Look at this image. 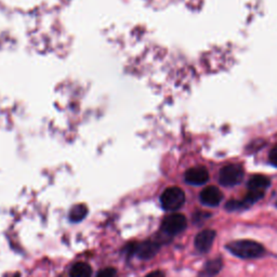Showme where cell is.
Listing matches in <instances>:
<instances>
[{
  "instance_id": "obj_4",
  "label": "cell",
  "mask_w": 277,
  "mask_h": 277,
  "mask_svg": "<svg viewBox=\"0 0 277 277\" xmlns=\"http://www.w3.org/2000/svg\"><path fill=\"white\" fill-rule=\"evenodd\" d=\"M244 179V169L238 164H231L220 170L219 181L224 186H235Z\"/></svg>"
},
{
  "instance_id": "obj_7",
  "label": "cell",
  "mask_w": 277,
  "mask_h": 277,
  "mask_svg": "<svg viewBox=\"0 0 277 277\" xmlns=\"http://www.w3.org/2000/svg\"><path fill=\"white\" fill-rule=\"evenodd\" d=\"M217 233L214 230H204L195 237V248L202 253H206L212 247Z\"/></svg>"
},
{
  "instance_id": "obj_3",
  "label": "cell",
  "mask_w": 277,
  "mask_h": 277,
  "mask_svg": "<svg viewBox=\"0 0 277 277\" xmlns=\"http://www.w3.org/2000/svg\"><path fill=\"white\" fill-rule=\"evenodd\" d=\"M187 226L186 218L181 214L167 216L161 222V232L167 236H175L182 233Z\"/></svg>"
},
{
  "instance_id": "obj_17",
  "label": "cell",
  "mask_w": 277,
  "mask_h": 277,
  "mask_svg": "<svg viewBox=\"0 0 277 277\" xmlns=\"http://www.w3.org/2000/svg\"><path fill=\"white\" fill-rule=\"evenodd\" d=\"M145 277H165V274L161 271H154L150 274H147Z\"/></svg>"
},
{
  "instance_id": "obj_12",
  "label": "cell",
  "mask_w": 277,
  "mask_h": 277,
  "mask_svg": "<svg viewBox=\"0 0 277 277\" xmlns=\"http://www.w3.org/2000/svg\"><path fill=\"white\" fill-rule=\"evenodd\" d=\"M88 215V208L86 205H76L70 211V220L72 222H80Z\"/></svg>"
},
{
  "instance_id": "obj_2",
  "label": "cell",
  "mask_w": 277,
  "mask_h": 277,
  "mask_svg": "<svg viewBox=\"0 0 277 277\" xmlns=\"http://www.w3.org/2000/svg\"><path fill=\"white\" fill-rule=\"evenodd\" d=\"M162 208L168 211H176L185 203V194L182 189L177 186L168 187L160 196Z\"/></svg>"
},
{
  "instance_id": "obj_15",
  "label": "cell",
  "mask_w": 277,
  "mask_h": 277,
  "mask_svg": "<svg viewBox=\"0 0 277 277\" xmlns=\"http://www.w3.org/2000/svg\"><path fill=\"white\" fill-rule=\"evenodd\" d=\"M210 217V214H207V212H202V211H198L196 212L194 216H193V220L195 223H202L204 220L208 219Z\"/></svg>"
},
{
  "instance_id": "obj_5",
  "label": "cell",
  "mask_w": 277,
  "mask_h": 277,
  "mask_svg": "<svg viewBox=\"0 0 277 277\" xmlns=\"http://www.w3.org/2000/svg\"><path fill=\"white\" fill-rule=\"evenodd\" d=\"M199 199L202 204L208 207H217L220 205L223 199V194L216 186L205 187L199 195Z\"/></svg>"
},
{
  "instance_id": "obj_14",
  "label": "cell",
  "mask_w": 277,
  "mask_h": 277,
  "mask_svg": "<svg viewBox=\"0 0 277 277\" xmlns=\"http://www.w3.org/2000/svg\"><path fill=\"white\" fill-rule=\"evenodd\" d=\"M116 270L114 267H105L104 270L100 271L97 277H115Z\"/></svg>"
},
{
  "instance_id": "obj_18",
  "label": "cell",
  "mask_w": 277,
  "mask_h": 277,
  "mask_svg": "<svg viewBox=\"0 0 277 277\" xmlns=\"http://www.w3.org/2000/svg\"><path fill=\"white\" fill-rule=\"evenodd\" d=\"M276 206H277V204H276Z\"/></svg>"
},
{
  "instance_id": "obj_16",
  "label": "cell",
  "mask_w": 277,
  "mask_h": 277,
  "mask_svg": "<svg viewBox=\"0 0 277 277\" xmlns=\"http://www.w3.org/2000/svg\"><path fill=\"white\" fill-rule=\"evenodd\" d=\"M269 160L271 164L274 167H277V145H275L271 152H270V156H269Z\"/></svg>"
},
{
  "instance_id": "obj_1",
  "label": "cell",
  "mask_w": 277,
  "mask_h": 277,
  "mask_svg": "<svg viewBox=\"0 0 277 277\" xmlns=\"http://www.w3.org/2000/svg\"><path fill=\"white\" fill-rule=\"evenodd\" d=\"M226 249L241 259H257L264 254V247L250 240H241L231 242L226 245Z\"/></svg>"
},
{
  "instance_id": "obj_8",
  "label": "cell",
  "mask_w": 277,
  "mask_h": 277,
  "mask_svg": "<svg viewBox=\"0 0 277 277\" xmlns=\"http://www.w3.org/2000/svg\"><path fill=\"white\" fill-rule=\"evenodd\" d=\"M160 248V243L156 241H146L137 244L136 254L142 260H150L155 257Z\"/></svg>"
},
{
  "instance_id": "obj_6",
  "label": "cell",
  "mask_w": 277,
  "mask_h": 277,
  "mask_svg": "<svg viewBox=\"0 0 277 277\" xmlns=\"http://www.w3.org/2000/svg\"><path fill=\"white\" fill-rule=\"evenodd\" d=\"M185 182L192 185H203L209 180V173L208 170L203 167H193L188 169L184 175Z\"/></svg>"
},
{
  "instance_id": "obj_11",
  "label": "cell",
  "mask_w": 277,
  "mask_h": 277,
  "mask_svg": "<svg viewBox=\"0 0 277 277\" xmlns=\"http://www.w3.org/2000/svg\"><path fill=\"white\" fill-rule=\"evenodd\" d=\"M91 266L84 262L76 263L70 272V277H91Z\"/></svg>"
},
{
  "instance_id": "obj_13",
  "label": "cell",
  "mask_w": 277,
  "mask_h": 277,
  "mask_svg": "<svg viewBox=\"0 0 277 277\" xmlns=\"http://www.w3.org/2000/svg\"><path fill=\"white\" fill-rule=\"evenodd\" d=\"M225 209L227 210V211H237V210H242V209H245L244 207V204L242 200H228V202L226 203L225 205Z\"/></svg>"
},
{
  "instance_id": "obj_9",
  "label": "cell",
  "mask_w": 277,
  "mask_h": 277,
  "mask_svg": "<svg viewBox=\"0 0 277 277\" xmlns=\"http://www.w3.org/2000/svg\"><path fill=\"white\" fill-rule=\"evenodd\" d=\"M223 266V262L221 259H212L208 261L203 270L198 274V277H215L220 271H221Z\"/></svg>"
},
{
  "instance_id": "obj_10",
  "label": "cell",
  "mask_w": 277,
  "mask_h": 277,
  "mask_svg": "<svg viewBox=\"0 0 277 277\" xmlns=\"http://www.w3.org/2000/svg\"><path fill=\"white\" fill-rule=\"evenodd\" d=\"M270 180L264 176L257 175L253 176L249 182H248V188L250 190H259V192H265V189L270 186Z\"/></svg>"
}]
</instances>
